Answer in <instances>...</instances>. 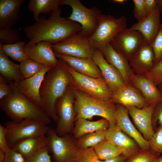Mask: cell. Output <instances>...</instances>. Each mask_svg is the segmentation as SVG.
Listing matches in <instances>:
<instances>
[{
    "label": "cell",
    "mask_w": 162,
    "mask_h": 162,
    "mask_svg": "<svg viewBox=\"0 0 162 162\" xmlns=\"http://www.w3.org/2000/svg\"><path fill=\"white\" fill-rule=\"evenodd\" d=\"M59 8L52 13L49 18L40 17L38 21L24 28L23 30L30 41L25 46L46 41L52 45L63 41L82 31L78 23L61 16Z\"/></svg>",
    "instance_id": "obj_1"
},
{
    "label": "cell",
    "mask_w": 162,
    "mask_h": 162,
    "mask_svg": "<svg viewBox=\"0 0 162 162\" xmlns=\"http://www.w3.org/2000/svg\"><path fill=\"white\" fill-rule=\"evenodd\" d=\"M67 63L58 58V62L45 75L40 90L39 105L46 114L56 122L58 120L56 105L71 82L70 75L66 68Z\"/></svg>",
    "instance_id": "obj_2"
},
{
    "label": "cell",
    "mask_w": 162,
    "mask_h": 162,
    "mask_svg": "<svg viewBox=\"0 0 162 162\" xmlns=\"http://www.w3.org/2000/svg\"><path fill=\"white\" fill-rule=\"evenodd\" d=\"M9 84L11 92L0 100V107L12 121L19 122L28 119L39 121L47 125L50 123V118L39 104L20 92L13 82H9Z\"/></svg>",
    "instance_id": "obj_3"
},
{
    "label": "cell",
    "mask_w": 162,
    "mask_h": 162,
    "mask_svg": "<svg viewBox=\"0 0 162 162\" xmlns=\"http://www.w3.org/2000/svg\"><path fill=\"white\" fill-rule=\"evenodd\" d=\"M71 84L75 96V120L79 118L91 119L94 116H98L107 120L110 124L116 123L115 104L111 100L104 101L88 94Z\"/></svg>",
    "instance_id": "obj_4"
},
{
    "label": "cell",
    "mask_w": 162,
    "mask_h": 162,
    "mask_svg": "<svg viewBox=\"0 0 162 162\" xmlns=\"http://www.w3.org/2000/svg\"><path fill=\"white\" fill-rule=\"evenodd\" d=\"M127 27V20L124 16L116 18L112 16L102 14L97 28L89 37L92 47L100 50L110 44L118 33Z\"/></svg>",
    "instance_id": "obj_5"
},
{
    "label": "cell",
    "mask_w": 162,
    "mask_h": 162,
    "mask_svg": "<svg viewBox=\"0 0 162 162\" xmlns=\"http://www.w3.org/2000/svg\"><path fill=\"white\" fill-rule=\"evenodd\" d=\"M71 84L77 89L104 101L111 100L112 93L103 77L94 78L78 72L67 64Z\"/></svg>",
    "instance_id": "obj_6"
},
{
    "label": "cell",
    "mask_w": 162,
    "mask_h": 162,
    "mask_svg": "<svg viewBox=\"0 0 162 162\" xmlns=\"http://www.w3.org/2000/svg\"><path fill=\"white\" fill-rule=\"evenodd\" d=\"M5 127L7 129V142L10 148L26 139L47 134L50 128L41 122L28 119L17 122L8 121Z\"/></svg>",
    "instance_id": "obj_7"
},
{
    "label": "cell",
    "mask_w": 162,
    "mask_h": 162,
    "mask_svg": "<svg viewBox=\"0 0 162 162\" xmlns=\"http://www.w3.org/2000/svg\"><path fill=\"white\" fill-rule=\"evenodd\" d=\"M60 5H68L72 9L70 16L66 18L79 23L81 26L82 34L89 37L94 32L98 24L102 14L98 8H88L79 0H60Z\"/></svg>",
    "instance_id": "obj_8"
},
{
    "label": "cell",
    "mask_w": 162,
    "mask_h": 162,
    "mask_svg": "<svg viewBox=\"0 0 162 162\" xmlns=\"http://www.w3.org/2000/svg\"><path fill=\"white\" fill-rule=\"evenodd\" d=\"M48 147L55 162H75L80 150L76 142L69 134L59 136L50 128L47 133Z\"/></svg>",
    "instance_id": "obj_9"
},
{
    "label": "cell",
    "mask_w": 162,
    "mask_h": 162,
    "mask_svg": "<svg viewBox=\"0 0 162 162\" xmlns=\"http://www.w3.org/2000/svg\"><path fill=\"white\" fill-rule=\"evenodd\" d=\"M74 100V94L70 83L64 94L57 100L56 105L58 117L56 130L59 136H63L72 131L76 116Z\"/></svg>",
    "instance_id": "obj_10"
},
{
    "label": "cell",
    "mask_w": 162,
    "mask_h": 162,
    "mask_svg": "<svg viewBox=\"0 0 162 162\" xmlns=\"http://www.w3.org/2000/svg\"><path fill=\"white\" fill-rule=\"evenodd\" d=\"M80 32L63 41L52 44V48L54 52L74 57L92 58L93 49L89 40V37Z\"/></svg>",
    "instance_id": "obj_11"
},
{
    "label": "cell",
    "mask_w": 162,
    "mask_h": 162,
    "mask_svg": "<svg viewBox=\"0 0 162 162\" xmlns=\"http://www.w3.org/2000/svg\"><path fill=\"white\" fill-rule=\"evenodd\" d=\"M144 40L140 32L127 28L118 33L110 44L115 50L129 60Z\"/></svg>",
    "instance_id": "obj_12"
},
{
    "label": "cell",
    "mask_w": 162,
    "mask_h": 162,
    "mask_svg": "<svg viewBox=\"0 0 162 162\" xmlns=\"http://www.w3.org/2000/svg\"><path fill=\"white\" fill-rule=\"evenodd\" d=\"M157 105H148L140 109L132 106L127 108L129 115L134 123L144 138L149 141L154 134L152 118Z\"/></svg>",
    "instance_id": "obj_13"
},
{
    "label": "cell",
    "mask_w": 162,
    "mask_h": 162,
    "mask_svg": "<svg viewBox=\"0 0 162 162\" xmlns=\"http://www.w3.org/2000/svg\"><path fill=\"white\" fill-rule=\"evenodd\" d=\"M106 138L123 151L122 155L126 160L142 151L136 142L123 132L116 123L110 124Z\"/></svg>",
    "instance_id": "obj_14"
},
{
    "label": "cell",
    "mask_w": 162,
    "mask_h": 162,
    "mask_svg": "<svg viewBox=\"0 0 162 162\" xmlns=\"http://www.w3.org/2000/svg\"><path fill=\"white\" fill-rule=\"evenodd\" d=\"M92 58L99 68L112 93L125 84L120 73L106 61L100 50L93 49Z\"/></svg>",
    "instance_id": "obj_15"
},
{
    "label": "cell",
    "mask_w": 162,
    "mask_h": 162,
    "mask_svg": "<svg viewBox=\"0 0 162 162\" xmlns=\"http://www.w3.org/2000/svg\"><path fill=\"white\" fill-rule=\"evenodd\" d=\"M116 124L124 133L134 139L143 151L150 150L149 141L146 140L131 122L128 109L122 105H116Z\"/></svg>",
    "instance_id": "obj_16"
},
{
    "label": "cell",
    "mask_w": 162,
    "mask_h": 162,
    "mask_svg": "<svg viewBox=\"0 0 162 162\" xmlns=\"http://www.w3.org/2000/svg\"><path fill=\"white\" fill-rule=\"evenodd\" d=\"M52 44L46 41H41L34 45L25 46L23 50L29 58L46 66L56 67L58 62L52 48Z\"/></svg>",
    "instance_id": "obj_17"
},
{
    "label": "cell",
    "mask_w": 162,
    "mask_h": 162,
    "mask_svg": "<svg viewBox=\"0 0 162 162\" xmlns=\"http://www.w3.org/2000/svg\"><path fill=\"white\" fill-rule=\"evenodd\" d=\"M111 100L126 108H143L148 105L139 91L130 84H125L112 94Z\"/></svg>",
    "instance_id": "obj_18"
},
{
    "label": "cell",
    "mask_w": 162,
    "mask_h": 162,
    "mask_svg": "<svg viewBox=\"0 0 162 162\" xmlns=\"http://www.w3.org/2000/svg\"><path fill=\"white\" fill-rule=\"evenodd\" d=\"M154 55L151 46L145 40L128 61L134 72L145 74L154 64Z\"/></svg>",
    "instance_id": "obj_19"
},
{
    "label": "cell",
    "mask_w": 162,
    "mask_h": 162,
    "mask_svg": "<svg viewBox=\"0 0 162 162\" xmlns=\"http://www.w3.org/2000/svg\"><path fill=\"white\" fill-rule=\"evenodd\" d=\"M130 84L139 91L148 105H157L162 102V96L158 86L144 75L134 73Z\"/></svg>",
    "instance_id": "obj_20"
},
{
    "label": "cell",
    "mask_w": 162,
    "mask_h": 162,
    "mask_svg": "<svg viewBox=\"0 0 162 162\" xmlns=\"http://www.w3.org/2000/svg\"><path fill=\"white\" fill-rule=\"evenodd\" d=\"M52 67L46 66L33 76L18 82H14L17 89L22 93L35 102H40V90L47 72Z\"/></svg>",
    "instance_id": "obj_21"
},
{
    "label": "cell",
    "mask_w": 162,
    "mask_h": 162,
    "mask_svg": "<svg viewBox=\"0 0 162 162\" xmlns=\"http://www.w3.org/2000/svg\"><path fill=\"white\" fill-rule=\"evenodd\" d=\"M160 12L158 5L145 18L134 24L130 28L139 32L151 46L161 24Z\"/></svg>",
    "instance_id": "obj_22"
},
{
    "label": "cell",
    "mask_w": 162,
    "mask_h": 162,
    "mask_svg": "<svg viewBox=\"0 0 162 162\" xmlns=\"http://www.w3.org/2000/svg\"><path fill=\"white\" fill-rule=\"evenodd\" d=\"M106 61L120 73L125 84H130V78L134 72L127 58L117 51L108 44L100 50Z\"/></svg>",
    "instance_id": "obj_23"
},
{
    "label": "cell",
    "mask_w": 162,
    "mask_h": 162,
    "mask_svg": "<svg viewBox=\"0 0 162 162\" xmlns=\"http://www.w3.org/2000/svg\"><path fill=\"white\" fill-rule=\"evenodd\" d=\"M55 53L57 58L64 61L78 72L94 78L102 77L100 70L92 58L76 57Z\"/></svg>",
    "instance_id": "obj_24"
},
{
    "label": "cell",
    "mask_w": 162,
    "mask_h": 162,
    "mask_svg": "<svg viewBox=\"0 0 162 162\" xmlns=\"http://www.w3.org/2000/svg\"><path fill=\"white\" fill-rule=\"evenodd\" d=\"M24 0H0V29H10L19 18Z\"/></svg>",
    "instance_id": "obj_25"
},
{
    "label": "cell",
    "mask_w": 162,
    "mask_h": 162,
    "mask_svg": "<svg viewBox=\"0 0 162 162\" xmlns=\"http://www.w3.org/2000/svg\"><path fill=\"white\" fill-rule=\"evenodd\" d=\"M72 132L74 137L79 139L87 134L97 131L107 130L110 127L109 122L105 118L91 121L83 118L75 120Z\"/></svg>",
    "instance_id": "obj_26"
},
{
    "label": "cell",
    "mask_w": 162,
    "mask_h": 162,
    "mask_svg": "<svg viewBox=\"0 0 162 162\" xmlns=\"http://www.w3.org/2000/svg\"><path fill=\"white\" fill-rule=\"evenodd\" d=\"M48 139L45 135L30 137L18 143L13 148L26 159L39 149L47 146Z\"/></svg>",
    "instance_id": "obj_27"
},
{
    "label": "cell",
    "mask_w": 162,
    "mask_h": 162,
    "mask_svg": "<svg viewBox=\"0 0 162 162\" xmlns=\"http://www.w3.org/2000/svg\"><path fill=\"white\" fill-rule=\"evenodd\" d=\"M0 73L9 82H18L24 79L20 72L19 64L11 61L3 52L0 45Z\"/></svg>",
    "instance_id": "obj_28"
},
{
    "label": "cell",
    "mask_w": 162,
    "mask_h": 162,
    "mask_svg": "<svg viewBox=\"0 0 162 162\" xmlns=\"http://www.w3.org/2000/svg\"><path fill=\"white\" fill-rule=\"evenodd\" d=\"M60 0H29L27 7L33 13L34 20L37 22L41 13L46 14L59 9Z\"/></svg>",
    "instance_id": "obj_29"
},
{
    "label": "cell",
    "mask_w": 162,
    "mask_h": 162,
    "mask_svg": "<svg viewBox=\"0 0 162 162\" xmlns=\"http://www.w3.org/2000/svg\"><path fill=\"white\" fill-rule=\"evenodd\" d=\"M99 159L106 161L122 155L123 151L106 138L93 147Z\"/></svg>",
    "instance_id": "obj_30"
},
{
    "label": "cell",
    "mask_w": 162,
    "mask_h": 162,
    "mask_svg": "<svg viewBox=\"0 0 162 162\" xmlns=\"http://www.w3.org/2000/svg\"><path fill=\"white\" fill-rule=\"evenodd\" d=\"M107 130L97 131L82 136L76 141L78 147L83 149L95 147L106 138Z\"/></svg>",
    "instance_id": "obj_31"
},
{
    "label": "cell",
    "mask_w": 162,
    "mask_h": 162,
    "mask_svg": "<svg viewBox=\"0 0 162 162\" xmlns=\"http://www.w3.org/2000/svg\"><path fill=\"white\" fill-rule=\"evenodd\" d=\"M19 65L20 72L24 79L33 76L46 66L29 58L20 63Z\"/></svg>",
    "instance_id": "obj_32"
},
{
    "label": "cell",
    "mask_w": 162,
    "mask_h": 162,
    "mask_svg": "<svg viewBox=\"0 0 162 162\" xmlns=\"http://www.w3.org/2000/svg\"><path fill=\"white\" fill-rule=\"evenodd\" d=\"M20 33L17 29H0V44H10L21 41Z\"/></svg>",
    "instance_id": "obj_33"
},
{
    "label": "cell",
    "mask_w": 162,
    "mask_h": 162,
    "mask_svg": "<svg viewBox=\"0 0 162 162\" xmlns=\"http://www.w3.org/2000/svg\"><path fill=\"white\" fill-rule=\"evenodd\" d=\"M100 160L93 148L80 149L75 162H104Z\"/></svg>",
    "instance_id": "obj_34"
},
{
    "label": "cell",
    "mask_w": 162,
    "mask_h": 162,
    "mask_svg": "<svg viewBox=\"0 0 162 162\" xmlns=\"http://www.w3.org/2000/svg\"><path fill=\"white\" fill-rule=\"evenodd\" d=\"M151 46L154 55V64L162 59V24L161 23Z\"/></svg>",
    "instance_id": "obj_35"
},
{
    "label": "cell",
    "mask_w": 162,
    "mask_h": 162,
    "mask_svg": "<svg viewBox=\"0 0 162 162\" xmlns=\"http://www.w3.org/2000/svg\"><path fill=\"white\" fill-rule=\"evenodd\" d=\"M47 146L35 152L26 159V162H52Z\"/></svg>",
    "instance_id": "obj_36"
},
{
    "label": "cell",
    "mask_w": 162,
    "mask_h": 162,
    "mask_svg": "<svg viewBox=\"0 0 162 162\" xmlns=\"http://www.w3.org/2000/svg\"><path fill=\"white\" fill-rule=\"evenodd\" d=\"M149 142L151 151L162 154V125H159Z\"/></svg>",
    "instance_id": "obj_37"
},
{
    "label": "cell",
    "mask_w": 162,
    "mask_h": 162,
    "mask_svg": "<svg viewBox=\"0 0 162 162\" xmlns=\"http://www.w3.org/2000/svg\"><path fill=\"white\" fill-rule=\"evenodd\" d=\"M144 75L158 86L162 82V59Z\"/></svg>",
    "instance_id": "obj_38"
},
{
    "label": "cell",
    "mask_w": 162,
    "mask_h": 162,
    "mask_svg": "<svg viewBox=\"0 0 162 162\" xmlns=\"http://www.w3.org/2000/svg\"><path fill=\"white\" fill-rule=\"evenodd\" d=\"M156 154L150 150L142 151L126 161L127 162H153L158 157Z\"/></svg>",
    "instance_id": "obj_39"
},
{
    "label": "cell",
    "mask_w": 162,
    "mask_h": 162,
    "mask_svg": "<svg viewBox=\"0 0 162 162\" xmlns=\"http://www.w3.org/2000/svg\"><path fill=\"white\" fill-rule=\"evenodd\" d=\"M134 4V14L138 22L145 18L147 16L144 0H133Z\"/></svg>",
    "instance_id": "obj_40"
},
{
    "label": "cell",
    "mask_w": 162,
    "mask_h": 162,
    "mask_svg": "<svg viewBox=\"0 0 162 162\" xmlns=\"http://www.w3.org/2000/svg\"><path fill=\"white\" fill-rule=\"evenodd\" d=\"M5 153L4 162H26V158L13 148H10Z\"/></svg>",
    "instance_id": "obj_41"
},
{
    "label": "cell",
    "mask_w": 162,
    "mask_h": 162,
    "mask_svg": "<svg viewBox=\"0 0 162 162\" xmlns=\"http://www.w3.org/2000/svg\"><path fill=\"white\" fill-rule=\"evenodd\" d=\"M7 129L5 127L0 124V149L5 153L10 148L9 146L6 139Z\"/></svg>",
    "instance_id": "obj_42"
},
{
    "label": "cell",
    "mask_w": 162,
    "mask_h": 162,
    "mask_svg": "<svg viewBox=\"0 0 162 162\" xmlns=\"http://www.w3.org/2000/svg\"><path fill=\"white\" fill-rule=\"evenodd\" d=\"M6 80L1 75L0 76V100L10 94L12 91L11 86L8 85Z\"/></svg>",
    "instance_id": "obj_43"
},
{
    "label": "cell",
    "mask_w": 162,
    "mask_h": 162,
    "mask_svg": "<svg viewBox=\"0 0 162 162\" xmlns=\"http://www.w3.org/2000/svg\"><path fill=\"white\" fill-rule=\"evenodd\" d=\"M157 122L160 125H162V102L157 104L155 108L152 118L153 126Z\"/></svg>",
    "instance_id": "obj_44"
},
{
    "label": "cell",
    "mask_w": 162,
    "mask_h": 162,
    "mask_svg": "<svg viewBox=\"0 0 162 162\" xmlns=\"http://www.w3.org/2000/svg\"><path fill=\"white\" fill-rule=\"evenodd\" d=\"M144 2L148 15L156 8L158 4V0H144Z\"/></svg>",
    "instance_id": "obj_45"
},
{
    "label": "cell",
    "mask_w": 162,
    "mask_h": 162,
    "mask_svg": "<svg viewBox=\"0 0 162 162\" xmlns=\"http://www.w3.org/2000/svg\"><path fill=\"white\" fill-rule=\"evenodd\" d=\"M10 57L20 63L28 58L23 50L13 52Z\"/></svg>",
    "instance_id": "obj_46"
},
{
    "label": "cell",
    "mask_w": 162,
    "mask_h": 162,
    "mask_svg": "<svg viewBox=\"0 0 162 162\" xmlns=\"http://www.w3.org/2000/svg\"><path fill=\"white\" fill-rule=\"evenodd\" d=\"M25 44L24 42L21 41L9 44V45L13 52H14L23 50Z\"/></svg>",
    "instance_id": "obj_47"
},
{
    "label": "cell",
    "mask_w": 162,
    "mask_h": 162,
    "mask_svg": "<svg viewBox=\"0 0 162 162\" xmlns=\"http://www.w3.org/2000/svg\"><path fill=\"white\" fill-rule=\"evenodd\" d=\"M2 46V50L3 53L8 57L10 56L13 52L10 48L9 44H1Z\"/></svg>",
    "instance_id": "obj_48"
},
{
    "label": "cell",
    "mask_w": 162,
    "mask_h": 162,
    "mask_svg": "<svg viewBox=\"0 0 162 162\" xmlns=\"http://www.w3.org/2000/svg\"><path fill=\"white\" fill-rule=\"evenodd\" d=\"M125 158L122 155H120L111 159L105 161L104 162H126Z\"/></svg>",
    "instance_id": "obj_49"
},
{
    "label": "cell",
    "mask_w": 162,
    "mask_h": 162,
    "mask_svg": "<svg viewBox=\"0 0 162 162\" xmlns=\"http://www.w3.org/2000/svg\"><path fill=\"white\" fill-rule=\"evenodd\" d=\"M5 157V152L0 149V162H4Z\"/></svg>",
    "instance_id": "obj_50"
},
{
    "label": "cell",
    "mask_w": 162,
    "mask_h": 162,
    "mask_svg": "<svg viewBox=\"0 0 162 162\" xmlns=\"http://www.w3.org/2000/svg\"><path fill=\"white\" fill-rule=\"evenodd\" d=\"M112 1L116 3L122 4L127 2V1L126 0H113Z\"/></svg>",
    "instance_id": "obj_51"
},
{
    "label": "cell",
    "mask_w": 162,
    "mask_h": 162,
    "mask_svg": "<svg viewBox=\"0 0 162 162\" xmlns=\"http://www.w3.org/2000/svg\"><path fill=\"white\" fill-rule=\"evenodd\" d=\"M158 5L160 12L162 13V0H158Z\"/></svg>",
    "instance_id": "obj_52"
},
{
    "label": "cell",
    "mask_w": 162,
    "mask_h": 162,
    "mask_svg": "<svg viewBox=\"0 0 162 162\" xmlns=\"http://www.w3.org/2000/svg\"><path fill=\"white\" fill-rule=\"evenodd\" d=\"M153 162H162V156L157 157Z\"/></svg>",
    "instance_id": "obj_53"
},
{
    "label": "cell",
    "mask_w": 162,
    "mask_h": 162,
    "mask_svg": "<svg viewBox=\"0 0 162 162\" xmlns=\"http://www.w3.org/2000/svg\"><path fill=\"white\" fill-rule=\"evenodd\" d=\"M158 86H159L158 88L162 96V82L158 85Z\"/></svg>",
    "instance_id": "obj_54"
}]
</instances>
